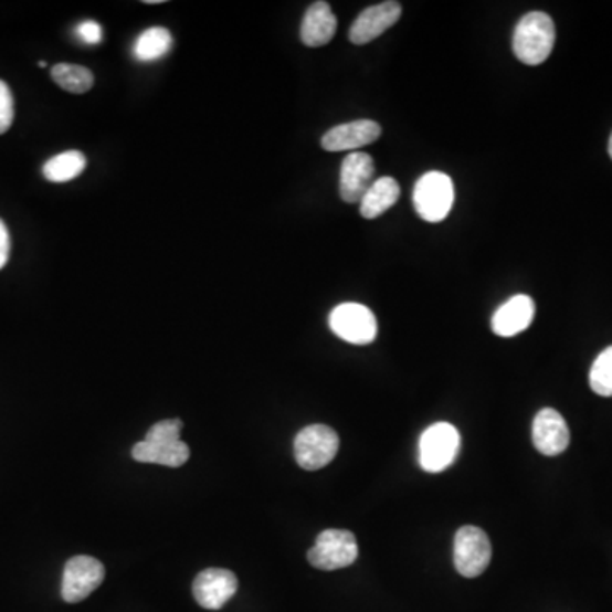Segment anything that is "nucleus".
Masks as SVG:
<instances>
[{
  "mask_svg": "<svg viewBox=\"0 0 612 612\" xmlns=\"http://www.w3.org/2000/svg\"><path fill=\"white\" fill-rule=\"evenodd\" d=\"M239 589V580L235 573L226 568H208L192 583V594L201 608L218 611L222 609Z\"/></svg>",
  "mask_w": 612,
  "mask_h": 612,
  "instance_id": "obj_9",
  "label": "nucleus"
},
{
  "mask_svg": "<svg viewBox=\"0 0 612 612\" xmlns=\"http://www.w3.org/2000/svg\"><path fill=\"white\" fill-rule=\"evenodd\" d=\"M462 447V435L450 422H437L422 432L419 441V463L428 473L450 468Z\"/></svg>",
  "mask_w": 612,
  "mask_h": 612,
  "instance_id": "obj_2",
  "label": "nucleus"
},
{
  "mask_svg": "<svg viewBox=\"0 0 612 612\" xmlns=\"http://www.w3.org/2000/svg\"><path fill=\"white\" fill-rule=\"evenodd\" d=\"M492 545L487 532L476 526H463L454 536V567L460 576L475 579L487 570Z\"/></svg>",
  "mask_w": 612,
  "mask_h": 612,
  "instance_id": "obj_6",
  "label": "nucleus"
},
{
  "mask_svg": "<svg viewBox=\"0 0 612 612\" xmlns=\"http://www.w3.org/2000/svg\"><path fill=\"white\" fill-rule=\"evenodd\" d=\"M9 255H11V235L6 223L0 220V270L8 264Z\"/></svg>",
  "mask_w": 612,
  "mask_h": 612,
  "instance_id": "obj_25",
  "label": "nucleus"
},
{
  "mask_svg": "<svg viewBox=\"0 0 612 612\" xmlns=\"http://www.w3.org/2000/svg\"><path fill=\"white\" fill-rule=\"evenodd\" d=\"M381 137V126L371 119L344 123L334 126L321 137V148L327 151L356 150L374 144Z\"/></svg>",
  "mask_w": 612,
  "mask_h": 612,
  "instance_id": "obj_13",
  "label": "nucleus"
},
{
  "mask_svg": "<svg viewBox=\"0 0 612 612\" xmlns=\"http://www.w3.org/2000/svg\"><path fill=\"white\" fill-rule=\"evenodd\" d=\"M182 421L179 419H167L151 425L145 434L147 443H178L181 441Z\"/></svg>",
  "mask_w": 612,
  "mask_h": 612,
  "instance_id": "obj_22",
  "label": "nucleus"
},
{
  "mask_svg": "<svg viewBox=\"0 0 612 612\" xmlns=\"http://www.w3.org/2000/svg\"><path fill=\"white\" fill-rule=\"evenodd\" d=\"M172 34L166 28H148L135 41L134 56L138 62H156L162 59L172 49Z\"/></svg>",
  "mask_w": 612,
  "mask_h": 612,
  "instance_id": "obj_18",
  "label": "nucleus"
},
{
  "mask_svg": "<svg viewBox=\"0 0 612 612\" xmlns=\"http://www.w3.org/2000/svg\"><path fill=\"white\" fill-rule=\"evenodd\" d=\"M131 456L135 462L156 463V465L169 466V468H179L189 460V447L182 441H178V443L141 441V443L135 444Z\"/></svg>",
  "mask_w": 612,
  "mask_h": 612,
  "instance_id": "obj_16",
  "label": "nucleus"
},
{
  "mask_svg": "<svg viewBox=\"0 0 612 612\" xmlns=\"http://www.w3.org/2000/svg\"><path fill=\"white\" fill-rule=\"evenodd\" d=\"M106 570L96 558L78 555L63 568L62 598L65 602L84 601L103 583Z\"/></svg>",
  "mask_w": 612,
  "mask_h": 612,
  "instance_id": "obj_8",
  "label": "nucleus"
},
{
  "mask_svg": "<svg viewBox=\"0 0 612 612\" xmlns=\"http://www.w3.org/2000/svg\"><path fill=\"white\" fill-rule=\"evenodd\" d=\"M555 38L553 19L546 12H529L514 30V55L526 65H541L553 52Z\"/></svg>",
  "mask_w": 612,
  "mask_h": 612,
  "instance_id": "obj_1",
  "label": "nucleus"
},
{
  "mask_svg": "<svg viewBox=\"0 0 612 612\" xmlns=\"http://www.w3.org/2000/svg\"><path fill=\"white\" fill-rule=\"evenodd\" d=\"M400 198L399 182L393 178H381L371 184L361 200V214L368 220L381 217L387 213Z\"/></svg>",
  "mask_w": 612,
  "mask_h": 612,
  "instance_id": "obj_17",
  "label": "nucleus"
},
{
  "mask_svg": "<svg viewBox=\"0 0 612 612\" xmlns=\"http://www.w3.org/2000/svg\"><path fill=\"white\" fill-rule=\"evenodd\" d=\"M453 181L437 170L424 173L413 188V207L425 222H443L453 208Z\"/></svg>",
  "mask_w": 612,
  "mask_h": 612,
  "instance_id": "obj_3",
  "label": "nucleus"
},
{
  "mask_svg": "<svg viewBox=\"0 0 612 612\" xmlns=\"http://www.w3.org/2000/svg\"><path fill=\"white\" fill-rule=\"evenodd\" d=\"M77 36L85 45H97L103 40V28L96 21H84L77 27Z\"/></svg>",
  "mask_w": 612,
  "mask_h": 612,
  "instance_id": "obj_24",
  "label": "nucleus"
},
{
  "mask_svg": "<svg viewBox=\"0 0 612 612\" xmlns=\"http://www.w3.org/2000/svg\"><path fill=\"white\" fill-rule=\"evenodd\" d=\"M52 78L63 91L72 94L89 93L94 87L93 72L74 63H56L52 68Z\"/></svg>",
  "mask_w": 612,
  "mask_h": 612,
  "instance_id": "obj_20",
  "label": "nucleus"
},
{
  "mask_svg": "<svg viewBox=\"0 0 612 612\" xmlns=\"http://www.w3.org/2000/svg\"><path fill=\"white\" fill-rule=\"evenodd\" d=\"M609 156H611L612 159V135L611 138H609Z\"/></svg>",
  "mask_w": 612,
  "mask_h": 612,
  "instance_id": "obj_26",
  "label": "nucleus"
},
{
  "mask_svg": "<svg viewBox=\"0 0 612 612\" xmlns=\"http://www.w3.org/2000/svg\"><path fill=\"white\" fill-rule=\"evenodd\" d=\"M38 65H40L41 68H46V62H40Z\"/></svg>",
  "mask_w": 612,
  "mask_h": 612,
  "instance_id": "obj_27",
  "label": "nucleus"
},
{
  "mask_svg": "<svg viewBox=\"0 0 612 612\" xmlns=\"http://www.w3.org/2000/svg\"><path fill=\"white\" fill-rule=\"evenodd\" d=\"M333 333L339 339L355 346H368L378 336V321L368 306L359 303H342L336 306L329 317Z\"/></svg>",
  "mask_w": 612,
  "mask_h": 612,
  "instance_id": "obj_7",
  "label": "nucleus"
},
{
  "mask_svg": "<svg viewBox=\"0 0 612 612\" xmlns=\"http://www.w3.org/2000/svg\"><path fill=\"white\" fill-rule=\"evenodd\" d=\"M374 162L368 154L355 151L344 159L340 167V198L346 203H361L368 189L373 184Z\"/></svg>",
  "mask_w": 612,
  "mask_h": 612,
  "instance_id": "obj_12",
  "label": "nucleus"
},
{
  "mask_svg": "<svg viewBox=\"0 0 612 612\" xmlns=\"http://www.w3.org/2000/svg\"><path fill=\"white\" fill-rule=\"evenodd\" d=\"M532 443L545 456H558L570 444V429L555 409L539 410L532 422Z\"/></svg>",
  "mask_w": 612,
  "mask_h": 612,
  "instance_id": "obj_11",
  "label": "nucleus"
},
{
  "mask_svg": "<svg viewBox=\"0 0 612 612\" xmlns=\"http://www.w3.org/2000/svg\"><path fill=\"white\" fill-rule=\"evenodd\" d=\"M536 306L531 296L516 295L504 303L492 318V330L498 337H514L532 324Z\"/></svg>",
  "mask_w": 612,
  "mask_h": 612,
  "instance_id": "obj_14",
  "label": "nucleus"
},
{
  "mask_svg": "<svg viewBox=\"0 0 612 612\" xmlns=\"http://www.w3.org/2000/svg\"><path fill=\"white\" fill-rule=\"evenodd\" d=\"M85 166H87V160L82 151H63L60 156L52 157L43 166V176L46 181L63 184V182L74 181L75 178H78L84 172Z\"/></svg>",
  "mask_w": 612,
  "mask_h": 612,
  "instance_id": "obj_19",
  "label": "nucleus"
},
{
  "mask_svg": "<svg viewBox=\"0 0 612 612\" xmlns=\"http://www.w3.org/2000/svg\"><path fill=\"white\" fill-rule=\"evenodd\" d=\"M337 31V18L330 9L329 2H314L306 9L303 18L302 36L303 43L310 49L324 46L333 40Z\"/></svg>",
  "mask_w": 612,
  "mask_h": 612,
  "instance_id": "obj_15",
  "label": "nucleus"
},
{
  "mask_svg": "<svg viewBox=\"0 0 612 612\" xmlns=\"http://www.w3.org/2000/svg\"><path fill=\"white\" fill-rule=\"evenodd\" d=\"M400 15H402V6L393 0L365 9L352 23L351 30H349V40L358 46L368 45L371 41L380 38L384 31L395 27Z\"/></svg>",
  "mask_w": 612,
  "mask_h": 612,
  "instance_id": "obj_10",
  "label": "nucleus"
},
{
  "mask_svg": "<svg viewBox=\"0 0 612 612\" xmlns=\"http://www.w3.org/2000/svg\"><path fill=\"white\" fill-rule=\"evenodd\" d=\"M14 122V99L4 81H0V135H4Z\"/></svg>",
  "mask_w": 612,
  "mask_h": 612,
  "instance_id": "obj_23",
  "label": "nucleus"
},
{
  "mask_svg": "<svg viewBox=\"0 0 612 612\" xmlns=\"http://www.w3.org/2000/svg\"><path fill=\"white\" fill-rule=\"evenodd\" d=\"M358 541L346 529H327L318 535L314 548L308 551L312 567L325 572L349 567L358 560Z\"/></svg>",
  "mask_w": 612,
  "mask_h": 612,
  "instance_id": "obj_5",
  "label": "nucleus"
},
{
  "mask_svg": "<svg viewBox=\"0 0 612 612\" xmlns=\"http://www.w3.org/2000/svg\"><path fill=\"white\" fill-rule=\"evenodd\" d=\"M339 435L329 425H308L295 437L296 463L303 469L317 472L329 465L339 451Z\"/></svg>",
  "mask_w": 612,
  "mask_h": 612,
  "instance_id": "obj_4",
  "label": "nucleus"
},
{
  "mask_svg": "<svg viewBox=\"0 0 612 612\" xmlns=\"http://www.w3.org/2000/svg\"><path fill=\"white\" fill-rule=\"evenodd\" d=\"M590 388L601 397H612V346L595 359L589 374Z\"/></svg>",
  "mask_w": 612,
  "mask_h": 612,
  "instance_id": "obj_21",
  "label": "nucleus"
}]
</instances>
